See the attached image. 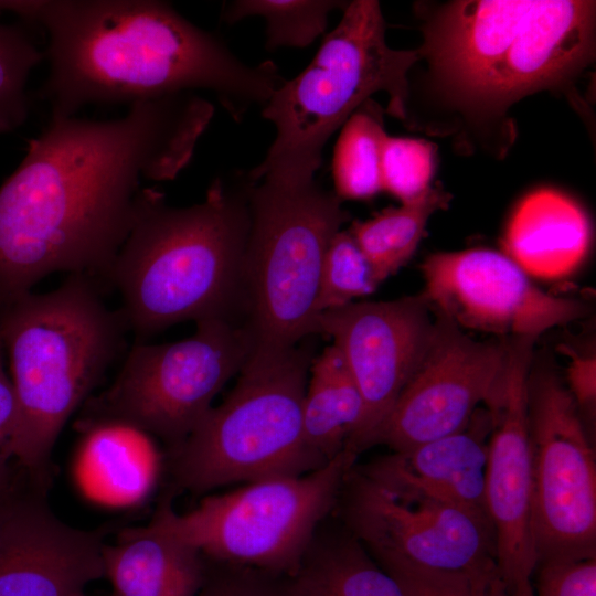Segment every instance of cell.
<instances>
[{"mask_svg":"<svg viewBox=\"0 0 596 596\" xmlns=\"http://www.w3.org/2000/svg\"><path fill=\"white\" fill-rule=\"evenodd\" d=\"M356 458L344 448L309 473L253 481L207 496L183 514L173 510L169 496L150 524L215 562L292 577L316 530L333 511Z\"/></svg>","mask_w":596,"mask_h":596,"instance_id":"obj_8","label":"cell"},{"mask_svg":"<svg viewBox=\"0 0 596 596\" xmlns=\"http://www.w3.org/2000/svg\"><path fill=\"white\" fill-rule=\"evenodd\" d=\"M491 427L489 409L478 407L460 432L392 451L358 468L383 486L419 491L487 512L485 487Z\"/></svg>","mask_w":596,"mask_h":596,"instance_id":"obj_18","label":"cell"},{"mask_svg":"<svg viewBox=\"0 0 596 596\" xmlns=\"http://www.w3.org/2000/svg\"><path fill=\"white\" fill-rule=\"evenodd\" d=\"M383 109L370 99L341 127L331 172L334 194L341 200H370L382 191L381 157L387 134Z\"/></svg>","mask_w":596,"mask_h":596,"instance_id":"obj_24","label":"cell"},{"mask_svg":"<svg viewBox=\"0 0 596 596\" xmlns=\"http://www.w3.org/2000/svg\"><path fill=\"white\" fill-rule=\"evenodd\" d=\"M214 106L198 93L139 100L113 119L50 117L0 187V301L47 275L107 281L149 188L189 164ZM102 285V284H100Z\"/></svg>","mask_w":596,"mask_h":596,"instance_id":"obj_1","label":"cell"},{"mask_svg":"<svg viewBox=\"0 0 596 596\" xmlns=\"http://www.w3.org/2000/svg\"><path fill=\"white\" fill-rule=\"evenodd\" d=\"M76 596H86V595H85V593L83 592V593H81V594H78V595H76Z\"/></svg>","mask_w":596,"mask_h":596,"instance_id":"obj_36","label":"cell"},{"mask_svg":"<svg viewBox=\"0 0 596 596\" xmlns=\"http://www.w3.org/2000/svg\"><path fill=\"white\" fill-rule=\"evenodd\" d=\"M535 571L534 596H596V557L545 561Z\"/></svg>","mask_w":596,"mask_h":596,"instance_id":"obj_31","label":"cell"},{"mask_svg":"<svg viewBox=\"0 0 596 596\" xmlns=\"http://www.w3.org/2000/svg\"><path fill=\"white\" fill-rule=\"evenodd\" d=\"M292 590H294V589H292ZM294 594H295V596H301V595L296 594L295 592H294Z\"/></svg>","mask_w":596,"mask_h":596,"instance_id":"obj_38","label":"cell"},{"mask_svg":"<svg viewBox=\"0 0 596 596\" xmlns=\"http://www.w3.org/2000/svg\"><path fill=\"white\" fill-rule=\"evenodd\" d=\"M334 509L382 568L403 565L451 574H500L496 533L487 512L383 486L358 466L347 475Z\"/></svg>","mask_w":596,"mask_h":596,"instance_id":"obj_10","label":"cell"},{"mask_svg":"<svg viewBox=\"0 0 596 596\" xmlns=\"http://www.w3.org/2000/svg\"><path fill=\"white\" fill-rule=\"evenodd\" d=\"M3 501H4V497H3V493H2V488H0V509L2 507Z\"/></svg>","mask_w":596,"mask_h":596,"instance_id":"obj_35","label":"cell"},{"mask_svg":"<svg viewBox=\"0 0 596 596\" xmlns=\"http://www.w3.org/2000/svg\"><path fill=\"white\" fill-rule=\"evenodd\" d=\"M100 284L68 275L56 289L31 291L0 310L17 402L11 454L40 472L65 423L125 348L126 322Z\"/></svg>","mask_w":596,"mask_h":596,"instance_id":"obj_4","label":"cell"},{"mask_svg":"<svg viewBox=\"0 0 596 596\" xmlns=\"http://www.w3.org/2000/svg\"><path fill=\"white\" fill-rule=\"evenodd\" d=\"M345 6L332 0H237L226 6L222 18L232 24L259 17L266 22L268 50L304 49L324 33L330 12Z\"/></svg>","mask_w":596,"mask_h":596,"instance_id":"obj_25","label":"cell"},{"mask_svg":"<svg viewBox=\"0 0 596 596\" xmlns=\"http://www.w3.org/2000/svg\"><path fill=\"white\" fill-rule=\"evenodd\" d=\"M363 401L341 354L332 344L313 358L302 404L307 445L326 461L341 453L358 427Z\"/></svg>","mask_w":596,"mask_h":596,"instance_id":"obj_22","label":"cell"},{"mask_svg":"<svg viewBox=\"0 0 596 596\" xmlns=\"http://www.w3.org/2000/svg\"><path fill=\"white\" fill-rule=\"evenodd\" d=\"M99 532L60 520L40 500L0 509V596H76L105 577Z\"/></svg>","mask_w":596,"mask_h":596,"instance_id":"obj_16","label":"cell"},{"mask_svg":"<svg viewBox=\"0 0 596 596\" xmlns=\"http://www.w3.org/2000/svg\"><path fill=\"white\" fill-rule=\"evenodd\" d=\"M421 50H396L385 40V20L375 0L345 6L312 61L285 81L262 107L275 129L263 161L247 178L302 182L315 180L331 136L375 93L389 96L387 113L406 118L408 72Z\"/></svg>","mask_w":596,"mask_h":596,"instance_id":"obj_5","label":"cell"},{"mask_svg":"<svg viewBox=\"0 0 596 596\" xmlns=\"http://www.w3.org/2000/svg\"><path fill=\"white\" fill-rule=\"evenodd\" d=\"M290 579L301 596H405L343 524L328 531L318 526Z\"/></svg>","mask_w":596,"mask_h":596,"instance_id":"obj_21","label":"cell"},{"mask_svg":"<svg viewBox=\"0 0 596 596\" xmlns=\"http://www.w3.org/2000/svg\"><path fill=\"white\" fill-rule=\"evenodd\" d=\"M46 38L49 71L38 92L50 117L88 105H131L213 93L235 119L264 106L285 82L273 61L249 65L215 34L158 0H0Z\"/></svg>","mask_w":596,"mask_h":596,"instance_id":"obj_2","label":"cell"},{"mask_svg":"<svg viewBox=\"0 0 596 596\" xmlns=\"http://www.w3.org/2000/svg\"><path fill=\"white\" fill-rule=\"evenodd\" d=\"M243 266V321L254 343L292 347L317 334L316 299L342 201L315 180L252 181Z\"/></svg>","mask_w":596,"mask_h":596,"instance_id":"obj_7","label":"cell"},{"mask_svg":"<svg viewBox=\"0 0 596 596\" xmlns=\"http://www.w3.org/2000/svg\"><path fill=\"white\" fill-rule=\"evenodd\" d=\"M594 31V1L534 0L478 108L505 111L528 94L565 83L590 61Z\"/></svg>","mask_w":596,"mask_h":596,"instance_id":"obj_17","label":"cell"},{"mask_svg":"<svg viewBox=\"0 0 596 596\" xmlns=\"http://www.w3.org/2000/svg\"><path fill=\"white\" fill-rule=\"evenodd\" d=\"M103 561L111 596H198L206 575L199 550L150 523L105 544Z\"/></svg>","mask_w":596,"mask_h":596,"instance_id":"obj_20","label":"cell"},{"mask_svg":"<svg viewBox=\"0 0 596 596\" xmlns=\"http://www.w3.org/2000/svg\"><path fill=\"white\" fill-rule=\"evenodd\" d=\"M383 570L400 584L405 596H509L499 573L451 574L403 565Z\"/></svg>","mask_w":596,"mask_h":596,"instance_id":"obj_29","label":"cell"},{"mask_svg":"<svg viewBox=\"0 0 596 596\" xmlns=\"http://www.w3.org/2000/svg\"><path fill=\"white\" fill-rule=\"evenodd\" d=\"M590 242V222L582 207L561 192L540 189L514 210L502 247L528 276L555 280L576 270Z\"/></svg>","mask_w":596,"mask_h":596,"instance_id":"obj_19","label":"cell"},{"mask_svg":"<svg viewBox=\"0 0 596 596\" xmlns=\"http://www.w3.org/2000/svg\"><path fill=\"white\" fill-rule=\"evenodd\" d=\"M502 383L486 403L492 421L486 509L496 533L497 565L508 592L531 583L536 567L532 533V451L528 377L535 339L512 338Z\"/></svg>","mask_w":596,"mask_h":596,"instance_id":"obj_15","label":"cell"},{"mask_svg":"<svg viewBox=\"0 0 596 596\" xmlns=\"http://www.w3.org/2000/svg\"><path fill=\"white\" fill-rule=\"evenodd\" d=\"M254 343L228 395L173 451L177 488L203 493L233 482L297 477L328 461L306 443L302 404L313 350Z\"/></svg>","mask_w":596,"mask_h":596,"instance_id":"obj_6","label":"cell"},{"mask_svg":"<svg viewBox=\"0 0 596 596\" xmlns=\"http://www.w3.org/2000/svg\"><path fill=\"white\" fill-rule=\"evenodd\" d=\"M422 273L433 310L459 328L503 339L536 340L588 311L582 301L544 292L504 253L488 248L432 254Z\"/></svg>","mask_w":596,"mask_h":596,"instance_id":"obj_14","label":"cell"},{"mask_svg":"<svg viewBox=\"0 0 596 596\" xmlns=\"http://www.w3.org/2000/svg\"><path fill=\"white\" fill-rule=\"evenodd\" d=\"M44 60L30 32L0 22V134L19 128L29 116L26 83Z\"/></svg>","mask_w":596,"mask_h":596,"instance_id":"obj_26","label":"cell"},{"mask_svg":"<svg viewBox=\"0 0 596 596\" xmlns=\"http://www.w3.org/2000/svg\"><path fill=\"white\" fill-rule=\"evenodd\" d=\"M532 533L538 563L596 557V465L579 411L550 369L530 370Z\"/></svg>","mask_w":596,"mask_h":596,"instance_id":"obj_11","label":"cell"},{"mask_svg":"<svg viewBox=\"0 0 596 596\" xmlns=\"http://www.w3.org/2000/svg\"><path fill=\"white\" fill-rule=\"evenodd\" d=\"M433 309L423 292L389 301L352 302L321 312L317 334L329 337L363 401L345 448L360 454L377 435L428 345Z\"/></svg>","mask_w":596,"mask_h":596,"instance_id":"obj_12","label":"cell"},{"mask_svg":"<svg viewBox=\"0 0 596 596\" xmlns=\"http://www.w3.org/2000/svg\"><path fill=\"white\" fill-rule=\"evenodd\" d=\"M2 308H3V306H2V304H1V301H0V310H1Z\"/></svg>","mask_w":596,"mask_h":596,"instance_id":"obj_37","label":"cell"},{"mask_svg":"<svg viewBox=\"0 0 596 596\" xmlns=\"http://www.w3.org/2000/svg\"><path fill=\"white\" fill-rule=\"evenodd\" d=\"M450 194L429 187L415 200L386 207L365 221H354L348 230L382 283L414 255L429 217L446 209Z\"/></svg>","mask_w":596,"mask_h":596,"instance_id":"obj_23","label":"cell"},{"mask_svg":"<svg viewBox=\"0 0 596 596\" xmlns=\"http://www.w3.org/2000/svg\"><path fill=\"white\" fill-rule=\"evenodd\" d=\"M3 343L0 337V488L6 477L7 461L17 421V402L10 376L4 370Z\"/></svg>","mask_w":596,"mask_h":596,"instance_id":"obj_33","label":"cell"},{"mask_svg":"<svg viewBox=\"0 0 596 596\" xmlns=\"http://www.w3.org/2000/svg\"><path fill=\"white\" fill-rule=\"evenodd\" d=\"M251 184L217 178L190 206H171L148 189L108 279L129 331L145 339L187 320L243 321Z\"/></svg>","mask_w":596,"mask_h":596,"instance_id":"obj_3","label":"cell"},{"mask_svg":"<svg viewBox=\"0 0 596 596\" xmlns=\"http://www.w3.org/2000/svg\"><path fill=\"white\" fill-rule=\"evenodd\" d=\"M567 366L568 392L578 411L592 412L596 400V359L594 354L570 353Z\"/></svg>","mask_w":596,"mask_h":596,"instance_id":"obj_32","label":"cell"},{"mask_svg":"<svg viewBox=\"0 0 596 596\" xmlns=\"http://www.w3.org/2000/svg\"><path fill=\"white\" fill-rule=\"evenodd\" d=\"M193 336L168 343L138 342L113 384L91 401V422L111 421L157 436L172 450L192 433L254 340L244 322L212 318Z\"/></svg>","mask_w":596,"mask_h":596,"instance_id":"obj_9","label":"cell"},{"mask_svg":"<svg viewBox=\"0 0 596 596\" xmlns=\"http://www.w3.org/2000/svg\"><path fill=\"white\" fill-rule=\"evenodd\" d=\"M435 168V146L424 139L391 137L383 143L381 184L407 203L422 195L430 185Z\"/></svg>","mask_w":596,"mask_h":596,"instance_id":"obj_28","label":"cell"},{"mask_svg":"<svg viewBox=\"0 0 596 596\" xmlns=\"http://www.w3.org/2000/svg\"><path fill=\"white\" fill-rule=\"evenodd\" d=\"M210 576L206 571L198 596H295L289 576L253 567L220 563Z\"/></svg>","mask_w":596,"mask_h":596,"instance_id":"obj_30","label":"cell"},{"mask_svg":"<svg viewBox=\"0 0 596 596\" xmlns=\"http://www.w3.org/2000/svg\"><path fill=\"white\" fill-rule=\"evenodd\" d=\"M381 283L349 231H339L321 268L316 312L337 309L374 292Z\"/></svg>","mask_w":596,"mask_h":596,"instance_id":"obj_27","label":"cell"},{"mask_svg":"<svg viewBox=\"0 0 596 596\" xmlns=\"http://www.w3.org/2000/svg\"><path fill=\"white\" fill-rule=\"evenodd\" d=\"M433 313L428 345L376 438L375 445L384 444L392 451L464 429L505 374L507 339L476 341L445 315Z\"/></svg>","mask_w":596,"mask_h":596,"instance_id":"obj_13","label":"cell"},{"mask_svg":"<svg viewBox=\"0 0 596 596\" xmlns=\"http://www.w3.org/2000/svg\"><path fill=\"white\" fill-rule=\"evenodd\" d=\"M531 583L524 584L509 592V596H534Z\"/></svg>","mask_w":596,"mask_h":596,"instance_id":"obj_34","label":"cell"}]
</instances>
